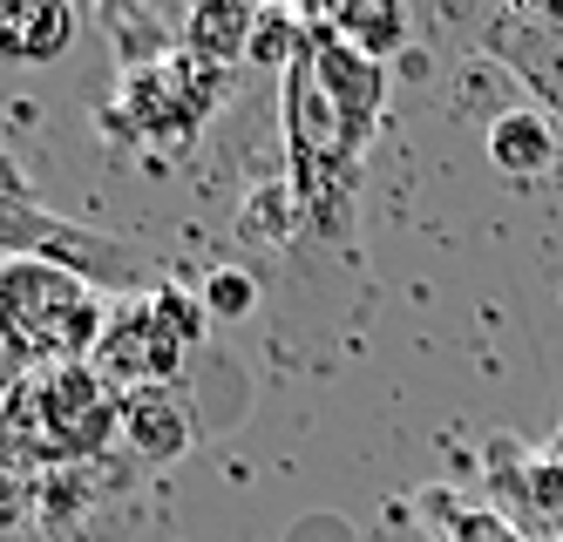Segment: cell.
Returning <instances> with one entry per match:
<instances>
[{
    "label": "cell",
    "mask_w": 563,
    "mask_h": 542,
    "mask_svg": "<svg viewBox=\"0 0 563 542\" xmlns=\"http://www.w3.org/2000/svg\"><path fill=\"white\" fill-rule=\"evenodd\" d=\"M102 325L109 306L89 278L48 258H0V366H14V380L96 360Z\"/></svg>",
    "instance_id": "6da1fadb"
},
{
    "label": "cell",
    "mask_w": 563,
    "mask_h": 542,
    "mask_svg": "<svg viewBox=\"0 0 563 542\" xmlns=\"http://www.w3.org/2000/svg\"><path fill=\"white\" fill-rule=\"evenodd\" d=\"M278 130H286V177L292 197L319 237H346L353 224V190H360V150L327 96V81L312 68V48L278 81Z\"/></svg>",
    "instance_id": "7a4b0ae2"
},
{
    "label": "cell",
    "mask_w": 563,
    "mask_h": 542,
    "mask_svg": "<svg viewBox=\"0 0 563 542\" xmlns=\"http://www.w3.org/2000/svg\"><path fill=\"white\" fill-rule=\"evenodd\" d=\"M109 434H123V394L89 360L27 373L0 407V447L34 462H89L96 447H109Z\"/></svg>",
    "instance_id": "3957f363"
},
{
    "label": "cell",
    "mask_w": 563,
    "mask_h": 542,
    "mask_svg": "<svg viewBox=\"0 0 563 542\" xmlns=\"http://www.w3.org/2000/svg\"><path fill=\"white\" fill-rule=\"evenodd\" d=\"M205 299H190L177 285H150L143 299L115 306L109 325H102V346H96V373L115 387V394H150V387H170L184 353L205 340Z\"/></svg>",
    "instance_id": "277c9868"
},
{
    "label": "cell",
    "mask_w": 563,
    "mask_h": 542,
    "mask_svg": "<svg viewBox=\"0 0 563 542\" xmlns=\"http://www.w3.org/2000/svg\"><path fill=\"white\" fill-rule=\"evenodd\" d=\"M0 252H8V258L68 265L75 278H89V285H130L136 278V252H130V244L55 218L48 203L34 197V184L21 177V163L8 150H0Z\"/></svg>",
    "instance_id": "5b68a950"
},
{
    "label": "cell",
    "mask_w": 563,
    "mask_h": 542,
    "mask_svg": "<svg viewBox=\"0 0 563 542\" xmlns=\"http://www.w3.org/2000/svg\"><path fill=\"white\" fill-rule=\"evenodd\" d=\"M218 96H224V68L170 48L150 68L123 75V96H115V109H109V130H123L130 143L170 156V150H184L197 130H205V115L218 109Z\"/></svg>",
    "instance_id": "8992f818"
},
{
    "label": "cell",
    "mask_w": 563,
    "mask_h": 542,
    "mask_svg": "<svg viewBox=\"0 0 563 542\" xmlns=\"http://www.w3.org/2000/svg\"><path fill=\"white\" fill-rule=\"evenodd\" d=\"M475 41L496 68H509L537 109H556L563 130V0H509L475 21Z\"/></svg>",
    "instance_id": "52a82bcc"
},
{
    "label": "cell",
    "mask_w": 563,
    "mask_h": 542,
    "mask_svg": "<svg viewBox=\"0 0 563 542\" xmlns=\"http://www.w3.org/2000/svg\"><path fill=\"white\" fill-rule=\"evenodd\" d=\"M299 14H306V48H312V68H319V81H327V96H333V109H340V122H346V136L367 150V143L380 136L387 68H380V62H367L360 48H346V41L327 27V14H319V8H299Z\"/></svg>",
    "instance_id": "ba28073f"
},
{
    "label": "cell",
    "mask_w": 563,
    "mask_h": 542,
    "mask_svg": "<svg viewBox=\"0 0 563 542\" xmlns=\"http://www.w3.org/2000/svg\"><path fill=\"white\" fill-rule=\"evenodd\" d=\"M68 41H75V14L62 0H0V62L48 68L68 55Z\"/></svg>",
    "instance_id": "9c48e42d"
},
{
    "label": "cell",
    "mask_w": 563,
    "mask_h": 542,
    "mask_svg": "<svg viewBox=\"0 0 563 542\" xmlns=\"http://www.w3.org/2000/svg\"><path fill=\"white\" fill-rule=\"evenodd\" d=\"M123 441L143 462H170L190 447V413L177 407V387H150V394H123Z\"/></svg>",
    "instance_id": "30bf717a"
},
{
    "label": "cell",
    "mask_w": 563,
    "mask_h": 542,
    "mask_svg": "<svg viewBox=\"0 0 563 542\" xmlns=\"http://www.w3.org/2000/svg\"><path fill=\"white\" fill-rule=\"evenodd\" d=\"M489 163L503 177H543L556 170V122L543 109H503L489 122Z\"/></svg>",
    "instance_id": "8fae6325"
},
{
    "label": "cell",
    "mask_w": 563,
    "mask_h": 542,
    "mask_svg": "<svg viewBox=\"0 0 563 542\" xmlns=\"http://www.w3.org/2000/svg\"><path fill=\"white\" fill-rule=\"evenodd\" d=\"M252 27H258V8H245V0H205V8L184 14V55L231 68L238 55H252Z\"/></svg>",
    "instance_id": "7c38bea8"
},
{
    "label": "cell",
    "mask_w": 563,
    "mask_h": 542,
    "mask_svg": "<svg viewBox=\"0 0 563 542\" xmlns=\"http://www.w3.org/2000/svg\"><path fill=\"white\" fill-rule=\"evenodd\" d=\"M319 14H327V27L346 48H360L380 68H387V55L408 48V8H394V0H340V8H319Z\"/></svg>",
    "instance_id": "4fadbf2b"
},
{
    "label": "cell",
    "mask_w": 563,
    "mask_h": 542,
    "mask_svg": "<svg viewBox=\"0 0 563 542\" xmlns=\"http://www.w3.org/2000/svg\"><path fill=\"white\" fill-rule=\"evenodd\" d=\"M421 509L434 516V529L449 535V542H530L503 509H475V502H455V495H441V488H428L421 495Z\"/></svg>",
    "instance_id": "5bb4252c"
},
{
    "label": "cell",
    "mask_w": 563,
    "mask_h": 542,
    "mask_svg": "<svg viewBox=\"0 0 563 542\" xmlns=\"http://www.w3.org/2000/svg\"><path fill=\"white\" fill-rule=\"evenodd\" d=\"M306 55V14H286V8H258V27H252V55L245 62H265L286 75L292 62Z\"/></svg>",
    "instance_id": "9a60e30c"
},
{
    "label": "cell",
    "mask_w": 563,
    "mask_h": 542,
    "mask_svg": "<svg viewBox=\"0 0 563 542\" xmlns=\"http://www.w3.org/2000/svg\"><path fill=\"white\" fill-rule=\"evenodd\" d=\"M516 488L530 495L537 516H556V522H563V434H556L543 454H530V462H522V482H516Z\"/></svg>",
    "instance_id": "2e32d148"
},
{
    "label": "cell",
    "mask_w": 563,
    "mask_h": 542,
    "mask_svg": "<svg viewBox=\"0 0 563 542\" xmlns=\"http://www.w3.org/2000/svg\"><path fill=\"white\" fill-rule=\"evenodd\" d=\"M299 197H292V184H272V190H252L245 197V231L252 237H292L299 231Z\"/></svg>",
    "instance_id": "e0dca14e"
},
{
    "label": "cell",
    "mask_w": 563,
    "mask_h": 542,
    "mask_svg": "<svg viewBox=\"0 0 563 542\" xmlns=\"http://www.w3.org/2000/svg\"><path fill=\"white\" fill-rule=\"evenodd\" d=\"M258 306V278L245 272V265H218L211 278H205V312L211 319H245Z\"/></svg>",
    "instance_id": "ac0fdd59"
}]
</instances>
